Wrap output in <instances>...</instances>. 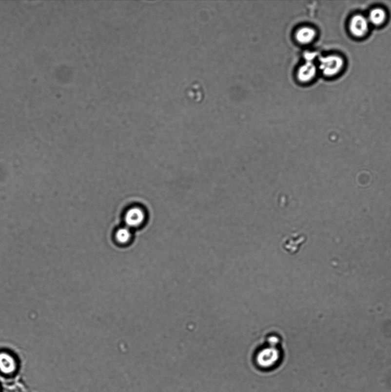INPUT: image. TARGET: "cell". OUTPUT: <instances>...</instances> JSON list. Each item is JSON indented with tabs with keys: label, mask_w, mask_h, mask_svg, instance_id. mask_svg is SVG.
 <instances>
[{
	"label": "cell",
	"mask_w": 391,
	"mask_h": 392,
	"mask_svg": "<svg viewBox=\"0 0 391 392\" xmlns=\"http://www.w3.org/2000/svg\"><path fill=\"white\" fill-rule=\"evenodd\" d=\"M343 59L336 55H330L320 60V70L326 76L331 77L337 74L343 67Z\"/></svg>",
	"instance_id": "1"
},
{
	"label": "cell",
	"mask_w": 391,
	"mask_h": 392,
	"mask_svg": "<svg viewBox=\"0 0 391 392\" xmlns=\"http://www.w3.org/2000/svg\"><path fill=\"white\" fill-rule=\"evenodd\" d=\"M145 218V211L142 208L137 206L130 208L124 216L126 227L130 229L138 227L144 222Z\"/></svg>",
	"instance_id": "2"
},
{
	"label": "cell",
	"mask_w": 391,
	"mask_h": 392,
	"mask_svg": "<svg viewBox=\"0 0 391 392\" xmlns=\"http://www.w3.org/2000/svg\"><path fill=\"white\" fill-rule=\"evenodd\" d=\"M350 27L351 33L355 37H363L367 33L369 21L364 16L356 15L352 19Z\"/></svg>",
	"instance_id": "3"
},
{
	"label": "cell",
	"mask_w": 391,
	"mask_h": 392,
	"mask_svg": "<svg viewBox=\"0 0 391 392\" xmlns=\"http://www.w3.org/2000/svg\"><path fill=\"white\" fill-rule=\"evenodd\" d=\"M278 358L279 352L276 349L269 348L264 349L260 352L257 361L261 367H269L274 364Z\"/></svg>",
	"instance_id": "4"
},
{
	"label": "cell",
	"mask_w": 391,
	"mask_h": 392,
	"mask_svg": "<svg viewBox=\"0 0 391 392\" xmlns=\"http://www.w3.org/2000/svg\"><path fill=\"white\" fill-rule=\"evenodd\" d=\"M305 238L300 236H292L283 241L282 247L289 254H295L304 243Z\"/></svg>",
	"instance_id": "5"
},
{
	"label": "cell",
	"mask_w": 391,
	"mask_h": 392,
	"mask_svg": "<svg viewBox=\"0 0 391 392\" xmlns=\"http://www.w3.org/2000/svg\"><path fill=\"white\" fill-rule=\"evenodd\" d=\"M17 369V364L12 356L5 353L0 354V371L5 374L14 373Z\"/></svg>",
	"instance_id": "6"
},
{
	"label": "cell",
	"mask_w": 391,
	"mask_h": 392,
	"mask_svg": "<svg viewBox=\"0 0 391 392\" xmlns=\"http://www.w3.org/2000/svg\"><path fill=\"white\" fill-rule=\"evenodd\" d=\"M132 230L127 227L118 228L116 231L115 238L116 243L120 246H125L130 243L132 240Z\"/></svg>",
	"instance_id": "7"
},
{
	"label": "cell",
	"mask_w": 391,
	"mask_h": 392,
	"mask_svg": "<svg viewBox=\"0 0 391 392\" xmlns=\"http://www.w3.org/2000/svg\"><path fill=\"white\" fill-rule=\"evenodd\" d=\"M315 74L316 68L314 65L311 62H308L299 68L298 76L301 81L308 82L311 81L315 76Z\"/></svg>",
	"instance_id": "8"
},
{
	"label": "cell",
	"mask_w": 391,
	"mask_h": 392,
	"mask_svg": "<svg viewBox=\"0 0 391 392\" xmlns=\"http://www.w3.org/2000/svg\"><path fill=\"white\" fill-rule=\"evenodd\" d=\"M315 36V32L313 29L309 27H304L299 29L296 32V40L302 44L310 43L313 40Z\"/></svg>",
	"instance_id": "9"
},
{
	"label": "cell",
	"mask_w": 391,
	"mask_h": 392,
	"mask_svg": "<svg viewBox=\"0 0 391 392\" xmlns=\"http://www.w3.org/2000/svg\"><path fill=\"white\" fill-rule=\"evenodd\" d=\"M386 18V14L384 10L380 8L374 9L370 12L368 21L373 25H379L385 21Z\"/></svg>",
	"instance_id": "10"
}]
</instances>
